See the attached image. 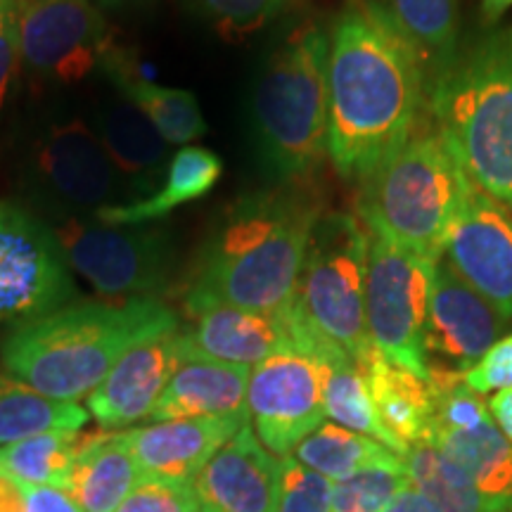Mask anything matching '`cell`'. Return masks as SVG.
<instances>
[{"instance_id":"22","label":"cell","mask_w":512,"mask_h":512,"mask_svg":"<svg viewBox=\"0 0 512 512\" xmlns=\"http://www.w3.org/2000/svg\"><path fill=\"white\" fill-rule=\"evenodd\" d=\"M100 69H105V74L114 81L121 98L131 102L169 145L188 147L207 133V121L202 117L195 93L150 81L138 72L124 50H107Z\"/></svg>"},{"instance_id":"9","label":"cell","mask_w":512,"mask_h":512,"mask_svg":"<svg viewBox=\"0 0 512 512\" xmlns=\"http://www.w3.org/2000/svg\"><path fill=\"white\" fill-rule=\"evenodd\" d=\"M437 261L370 233L366 275L370 342L394 366L425 380L430 375L425 320Z\"/></svg>"},{"instance_id":"6","label":"cell","mask_w":512,"mask_h":512,"mask_svg":"<svg viewBox=\"0 0 512 512\" xmlns=\"http://www.w3.org/2000/svg\"><path fill=\"white\" fill-rule=\"evenodd\" d=\"M370 230L354 214H323L313 228L290 309L294 344L363 368L375 347L366 320Z\"/></svg>"},{"instance_id":"28","label":"cell","mask_w":512,"mask_h":512,"mask_svg":"<svg viewBox=\"0 0 512 512\" xmlns=\"http://www.w3.org/2000/svg\"><path fill=\"white\" fill-rule=\"evenodd\" d=\"M91 413L74 401H57L10 375H0V448L48 432H79Z\"/></svg>"},{"instance_id":"35","label":"cell","mask_w":512,"mask_h":512,"mask_svg":"<svg viewBox=\"0 0 512 512\" xmlns=\"http://www.w3.org/2000/svg\"><path fill=\"white\" fill-rule=\"evenodd\" d=\"M332 486L292 456L280 460V503L278 512H332Z\"/></svg>"},{"instance_id":"12","label":"cell","mask_w":512,"mask_h":512,"mask_svg":"<svg viewBox=\"0 0 512 512\" xmlns=\"http://www.w3.org/2000/svg\"><path fill=\"white\" fill-rule=\"evenodd\" d=\"M19 62L48 81L86 79L112 48L93 0H17Z\"/></svg>"},{"instance_id":"33","label":"cell","mask_w":512,"mask_h":512,"mask_svg":"<svg viewBox=\"0 0 512 512\" xmlns=\"http://www.w3.org/2000/svg\"><path fill=\"white\" fill-rule=\"evenodd\" d=\"M408 484L411 479L399 456L363 467L332 486V512H384Z\"/></svg>"},{"instance_id":"2","label":"cell","mask_w":512,"mask_h":512,"mask_svg":"<svg viewBox=\"0 0 512 512\" xmlns=\"http://www.w3.org/2000/svg\"><path fill=\"white\" fill-rule=\"evenodd\" d=\"M320 216L323 204L304 183H280L240 197L204 242L185 309L285 313Z\"/></svg>"},{"instance_id":"19","label":"cell","mask_w":512,"mask_h":512,"mask_svg":"<svg viewBox=\"0 0 512 512\" xmlns=\"http://www.w3.org/2000/svg\"><path fill=\"white\" fill-rule=\"evenodd\" d=\"M287 311L259 313L235 306H207L190 313L192 325L183 328V335L195 354L254 368L280 351L294 349Z\"/></svg>"},{"instance_id":"30","label":"cell","mask_w":512,"mask_h":512,"mask_svg":"<svg viewBox=\"0 0 512 512\" xmlns=\"http://www.w3.org/2000/svg\"><path fill=\"white\" fill-rule=\"evenodd\" d=\"M382 3L418 48L430 86L456 57L458 0H382Z\"/></svg>"},{"instance_id":"8","label":"cell","mask_w":512,"mask_h":512,"mask_svg":"<svg viewBox=\"0 0 512 512\" xmlns=\"http://www.w3.org/2000/svg\"><path fill=\"white\" fill-rule=\"evenodd\" d=\"M64 259L102 297L159 299L171 280V240L162 228L107 226L93 216L48 214L43 219Z\"/></svg>"},{"instance_id":"42","label":"cell","mask_w":512,"mask_h":512,"mask_svg":"<svg viewBox=\"0 0 512 512\" xmlns=\"http://www.w3.org/2000/svg\"><path fill=\"white\" fill-rule=\"evenodd\" d=\"M0 512H27L24 494L17 482L0 475Z\"/></svg>"},{"instance_id":"37","label":"cell","mask_w":512,"mask_h":512,"mask_svg":"<svg viewBox=\"0 0 512 512\" xmlns=\"http://www.w3.org/2000/svg\"><path fill=\"white\" fill-rule=\"evenodd\" d=\"M463 380L477 394L512 389V332L491 344L475 366L465 370Z\"/></svg>"},{"instance_id":"1","label":"cell","mask_w":512,"mask_h":512,"mask_svg":"<svg viewBox=\"0 0 512 512\" xmlns=\"http://www.w3.org/2000/svg\"><path fill=\"white\" fill-rule=\"evenodd\" d=\"M328 36V157L366 181L413 136L425 64L382 0H347Z\"/></svg>"},{"instance_id":"29","label":"cell","mask_w":512,"mask_h":512,"mask_svg":"<svg viewBox=\"0 0 512 512\" xmlns=\"http://www.w3.org/2000/svg\"><path fill=\"white\" fill-rule=\"evenodd\" d=\"M93 432H48L0 448V475L17 484L57 486L67 482L74 460Z\"/></svg>"},{"instance_id":"7","label":"cell","mask_w":512,"mask_h":512,"mask_svg":"<svg viewBox=\"0 0 512 512\" xmlns=\"http://www.w3.org/2000/svg\"><path fill=\"white\" fill-rule=\"evenodd\" d=\"M465 185V171L439 131L413 133L363 181L361 221L394 245L441 259Z\"/></svg>"},{"instance_id":"32","label":"cell","mask_w":512,"mask_h":512,"mask_svg":"<svg viewBox=\"0 0 512 512\" xmlns=\"http://www.w3.org/2000/svg\"><path fill=\"white\" fill-rule=\"evenodd\" d=\"M323 408L325 418L335 425L347 427L351 432L366 434V437L380 441L401 456L396 441L384 430L380 418H377L373 396H370L368 380L363 368L354 361H337L325 366L323 382Z\"/></svg>"},{"instance_id":"41","label":"cell","mask_w":512,"mask_h":512,"mask_svg":"<svg viewBox=\"0 0 512 512\" xmlns=\"http://www.w3.org/2000/svg\"><path fill=\"white\" fill-rule=\"evenodd\" d=\"M384 512H437V510L422 498V494L413 484H408L403 486L399 494H396V498L387 505V510Z\"/></svg>"},{"instance_id":"14","label":"cell","mask_w":512,"mask_h":512,"mask_svg":"<svg viewBox=\"0 0 512 512\" xmlns=\"http://www.w3.org/2000/svg\"><path fill=\"white\" fill-rule=\"evenodd\" d=\"M441 259L512 320V207L467 178Z\"/></svg>"},{"instance_id":"45","label":"cell","mask_w":512,"mask_h":512,"mask_svg":"<svg viewBox=\"0 0 512 512\" xmlns=\"http://www.w3.org/2000/svg\"><path fill=\"white\" fill-rule=\"evenodd\" d=\"M105 8H119V5H128V3H136V0H100Z\"/></svg>"},{"instance_id":"25","label":"cell","mask_w":512,"mask_h":512,"mask_svg":"<svg viewBox=\"0 0 512 512\" xmlns=\"http://www.w3.org/2000/svg\"><path fill=\"white\" fill-rule=\"evenodd\" d=\"M143 479L124 432L105 430L93 434L79 453L62 489L83 512H114Z\"/></svg>"},{"instance_id":"18","label":"cell","mask_w":512,"mask_h":512,"mask_svg":"<svg viewBox=\"0 0 512 512\" xmlns=\"http://www.w3.org/2000/svg\"><path fill=\"white\" fill-rule=\"evenodd\" d=\"M249 420L238 418H181L131 427L124 439L145 477L192 482L223 444Z\"/></svg>"},{"instance_id":"10","label":"cell","mask_w":512,"mask_h":512,"mask_svg":"<svg viewBox=\"0 0 512 512\" xmlns=\"http://www.w3.org/2000/svg\"><path fill=\"white\" fill-rule=\"evenodd\" d=\"M76 294L60 242L43 219L0 200V325L29 323Z\"/></svg>"},{"instance_id":"46","label":"cell","mask_w":512,"mask_h":512,"mask_svg":"<svg viewBox=\"0 0 512 512\" xmlns=\"http://www.w3.org/2000/svg\"><path fill=\"white\" fill-rule=\"evenodd\" d=\"M510 41H512V31H510Z\"/></svg>"},{"instance_id":"21","label":"cell","mask_w":512,"mask_h":512,"mask_svg":"<svg viewBox=\"0 0 512 512\" xmlns=\"http://www.w3.org/2000/svg\"><path fill=\"white\" fill-rule=\"evenodd\" d=\"M93 131L117 169L121 188L138 202L152 195L169 169V143L126 98L105 100L95 107Z\"/></svg>"},{"instance_id":"23","label":"cell","mask_w":512,"mask_h":512,"mask_svg":"<svg viewBox=\"0 0 512 512\" xmlns=\"http://www.w3.org/2000/svg\"><path fill=\"white\" fill-rule=\"evenodd\" d=\"M377 418L389 437L399 446L401 458L408 448L427 444L434 418V396L430 382L394 366L380 351H373L363 363Z\"/></svg>"},{"instance_id":"38","label":"cell","mask_w":512,"mask_h":512,"mask_svg":"<svg viewBox=\"0 0 512 512\" xmlns=\"http://www.w3.org/2000/svg\"><path fill=\"white\" fill-rule=\"evenodd\" d=\"M27 503V512H83L72 496L57 486L19 484Z\"/></svg>"},{"instance_id":"40","label":"cell","mask_w":512,"mask_h":512,"mask_svg":"<svg viewBox=\"0 0 512 512\" xmlns=\"http://www.w3.org/2000/svg\"><path fill=\"white\" fill-rule=\"evenodd\" d=\"M486 406H489V413L498 425V430L508 437V441H512V389H503V392L491 396Z\"/></svg>"},{"instance_id":"5","label":"cell","mask_w":512,"mask_h":512,"mask_svg":"<svg viewBox=\"0 0 512 512\" xmlns=\"http://www.w3.org/2000/svg\"><path fill=\"white\" fill-rule=\"evenodd\" d=\"M330 36L302 24L268 57L254 86L261 162L283 183H306L328 157Z\"/></svg>"},{"instance_id":"34","label":"cell","mask_w":512,"mask_h":512,"mask_svg":"<svg viewBox=\"0 0 512 512\" xmlns=\"http://www.w3.org/2000/svg\"><path fill=\"white\" fill-rule=\"evenodd\" d=\"M190 5L228 41L254 36L283 12L287 0H190Z\"/></svg>"},{"instance_id":"11","label":"cell","mask_w":512,"mask_h":512,"mask_svg":"<svg viewBox=\"0 0 512 512\" xmlns=\"http://www.w3.org/2000/svg\"><path fill=\"white\" fill-rule=\"evenodd\" d=\"M27 169L46 214L93 216L119 204L124 190L98 133L79 117L50 124L36 138Z\"/></svg>"},{"instance_id":"39","label":"cell","mask_w":512,"mask_h":512,"mask_svg":"<svg viewBox=\"0 0 512 512\" xmlns=\"http://www.w3.org/2000/svg\"><path fill=\"white\" fill-rule=\"evenodd\" d=\"M17 62H19V46H17V15H15L8 24H5V27H0V110H3L5 98H8Z\"/></svg>"},{"instance_id":"17","label":"cell","mask_w":512,"mask_h":512,"mask_svg":"<svg viewBox=\"0 0 512 512\" xmlns=\"http://www.w3.org/2000/svg\"><path fill=\"white\" fill-rule=\"evenodd\" d=\"M202 512H278L280 458L245 422L192 479Z\"/></svg>"},{"instance_id":"13","label":"cell","mask_w":512,"mask_h":512,"mask_svg":"<svg viewBox=\"0 0 512 512\" xmlns=\"http://www.w3.org/2000/svg\"><path fill=\"white\" fill-rule=\"evenodd\" d=\"M325 363L299 349L280 351L249 373V425L275 458L292 456L299 441L325 422Z\"/></svg>"},{"instance_id":"43","label":"cell","mask_w":512,"mask_h":512,"mask_svg":"<svg viewBox=\"0 0 512 512\" xmlns=\"http://www.w3.org/2000/svg\"><path fill=\"white\" fill-rule=\"evenodd\" d=\"M512 8V0H482V12L486 19H498L505 10Z\"/></svg>"},{"instance_id":"26","label":"cell","mask_w":512,"mask_h":512,"mask_svg":"<svg viewBox=\"0 0 512 512\" xmlns=\"http://www.w3.org/2000/svg\"><path fill=\"white\" fill-rule=\"evenodd\" d=\"M427 444L451 458L482 494L512 501V441L498 430L494 418L467 430H437Z\"/></svg>"},{"instance_id":"27","label":"cell","mask_w":512,"mask_h":512,"mask_svg":"<svg viewBox=\"0 0 512 512\" xmlns=\"http://www.w3.org/2000/svg\"><path fill=\"white\" fill-rule=\"evenodd\" d=\"M403 465L411 484L437 512H512V501L482 494L437 446H411L403 456Z\"/></svg>"},{"instance_id":"36","label":"cell","mask_w":512,"mask_h":512,"mask_svg":"<svg viewBox=\"0 0 512 512\" xmlns=\"http://www.w3.org/2000/svg\"><path fill=\"white\" fill-rule=\"evenodd\" d=\"M114 512H202L192 482L145 477Z\"/></svg>"},{"instance_id":"3","label":"cell","mask_w":512,"mask_h":512,"mask_svg":"<svg viewBox=\"0 0 512 512\" xmlns=\"http://www.w3.org/2000/svg\"><path fill=\"white\" fill-rule=\"evenodd\" d=\"M176 325L178 316L159 299L67 304L15 325L0 344V361L36 392L76 403L100 387L133 344Z\"/></svg>"},{"instance_id":"16","label":"cell","mask_w":512,"mask_h":512,"mask_svg":"<svg viewBox=\"0 0 512 512\" xmlns=\"http://www.w3.org/2000/svg\"><path fill=\"white\" fill-rule=\"evenodd\" d=\"M505 328L508 318L439 259L425 320L427 358L437 356L439 366L465 373L503 337Z\"/></svg>"},{"instance_id":"44","label":"cell","mask_w":512,"mask_h":512,"mask_svg":"<svg viewBox=\"0 0 512 512\" xmlns=\"http://www.w3.org/2000/svg\"><path fill=\"white\" fill-rule=\"evenodd\" d=\"M17 15V0H0V27L10 22Z\"/></svg>"},{"instance_id":"4","label":"cell","mask_w":512,"mask_h":512,"mask_svg":"<svg viewBox=\"0 0 512 512\" xmlns=\"http://www.w3.org/2000/svg\"><path fill=\"white\" fill-rule=\"evenodd\" d=\"M437 131L472 183L512 207V41L456 55L430 86Z\"/></svg>"},{"instance_id":"31","label":"cell","mask_w":512,"mask_h":512,"mask_svg":"<svg viewBox=\"0 0 512 512\" xmlns=\"http://www.w3.org/2000/svg\"><path fill=\"white\" fill-rule=\"evenodd\" d=\"M292 458L318 475L328 477L330 482H342L363 467L396 458V453L366 434L351 432L335 422H323L318 430L299 441Z\"/></svg>"},{"instance_id":"20","label":"cell","mask_w":512,"mask_h":512,"mask_svg":"<svg viewBox=\"0 0 512 512\" xmlns=\"http://www.w3.org/2000/svg\"><path fill=\"white\" fill-rule=\"evenodd\" d=\"M188 344V342H185ZM249 366L223 363L216 358L188 354L159 396L150 420H181V418H238L247 415Z\"/></svg>"},{"instance_id":"24","label":"cell","mask_w":512,"mask_h":512,"mask_svg":"<svg viewBox=\"0 0 512 512\" xmlns=\"http://www.w3.org/2000/svg\"><path fill=\"white\" fill-rule=\"evenodd\" d=\"M223 174V162L214 152L200 145L181 147L171 157L169 169L152 195L138 202H119L95 211L93 219L107 226H147L183 204H190L214 190Z\"/></svg>"},{"instance_id":"15","label":"cell","mask_w":512,"mask_h":512,"mask_svg":"<svg viewBox=\"0 0 512 512\" xmlns=\"http://www.w3.org/2000/svg\"><path fill=\"white\" fill-rule=\"evenodd\" d=\"M185 354L188 344L181 325L140 339L88 396L86 411L107 432H121L147 420Z\"/></svg>"}]
</instances>
